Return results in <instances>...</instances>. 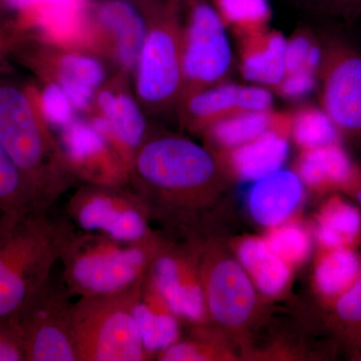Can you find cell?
Returning a JSON list of instances; mask_svg holds the SVG:
<instances>
[{"instance_id": "6da1fadb", "label": "cell", "mask_w": 361, "mask_h": 361, "mask_svg": "<svg viewBox=\"0 0 361 361\" xmlns=\"http://www.w3.org/2000/svg\"><path fill=\"white\" fill-rule=\"evenodd\" d=\"M224 180V169L210 149L180 135L151 130L133 159L129 187L151 222L188 238L204 232Z\"/></svg>"}, {"instance_id": "7a4b0ae2", "label": "cell", "mask_w": 361, "mask_h": 361, "mask_svg": "<svg viewBox=\"0 0 361 361\" xmlns=\"http://www.w3.org/2000/svg\"><path fill=\"white\" fill-rule=\"evenodd\" d=\"M0 142L30 183L42 210H51L59 197L80 184L42 115L35 89L6 78H0Z\"/></svg>"}, {"instance_id": "3957f363", "label": "cell", "mask_w": 361, "mask_h": 361, "mask_svg": "<svg viewBox=\"0 0 361 361\" xmlns=\"http://www.w3.org/2000/svg\"><path fill=\"white\" fill-rule=\"evenodd\" d=\"M51 211L0 218V318L18 314L51 276L75 231L66 215Z\"/></svg>"}, {"instance_id": "277c9868", "label": "cell", "mask_w": 361, "mask_h": 361, "mask_svg": "<svg viewBox=\"0 0 361 361\" xmlns=\"http://www.w3.org/2000/svg\"><path fill=\"white\" fill-rule=\"evenodd\" d=\"M163 237L126 241L75 229L61 259L71 295L113 296L135 290L148 275Z\"/></svg>"}, {"instance_id": "5b68a950", "label": "cell", "mask_w": 361, "mask_h": 361, "mask_svg": "<svg viewBox=\"0 0 361 361\" xmlns=\"http://www.w3.org/2000/svg\"><path fill=\"white\" fill-rule=\"evenodd\" d=\"M146 35L132 75L147 116L175 111L184 87L182 23L178 0H148L142 11Z\"/></svg>"}, {"instance_id": "8992f818", "label": "cell", "mask_w": 361, "mask_h": 361, "mask_svg": "<svg viewBox=\"0 0 361 361\" xmlns=\"http://www.w3.org/2000/svg\"><path fill=\"white\" fill-rule=\"evenodd\" d=\"M141 286L118 295L80 297L71 304V336L78 361L151 360L135 317Z\"/></svg>"}, {"instance_id": "52a82bcc", "label": "cell", "mask_w": 361, "mask_h": 361, "mask_svg": "<svg viewBox=\"0 0 361 361\" xmlns=\"http://www.w3.org/2000/svg\"><path fill=\"white\" fill-rule=\"evenodd\" d=\"M182 23L183 97L228 82L233 54L226 26L208 0H178Z\"/></svg>"}, {"instance_id": "ba28073f", "label": "cell", "mask_w": 361, "mask_h": 361, "mask_svg": "<svg viewBox=\"0 0 361 361\" xmlns=\"http://www.w3.org/2000/svg\"><path fill=\"white\" fill-rule=\"evenodd\" d=\"M65 215L77 230L126 241L155 238L146 208L129 186L80 183L73 188Z\"/></svg>"}, {"instance_id": "9c48e42d", "label": "cell", "mask_w": 361, "mask_h": 361, "mask_svg": "<svg viewBox=\"0 0 361 361\" xmlns=\"http://www.w3.org/2000/svg\"><path fill=\"white\" fill-rule=\"evenodd\" d=\"M318 82L320 108L334 123L341 141L361 147L360 49L344 37H325Z\"/></svg>"}, {"instance_id": "30bf717a", "label": "cell", "mask_w": 361, "mask_h": 361, "mask_svg": "<svg viewBox=\"0 0 361 361\" xmlns=\"http://www.w3.org/2000/svg\"><path fill=\"white\" fill-rule=\"evenodd\" d=\"M71 294L49 276L16 315L25 361H78L71 336Z\"/></svg>"}, {"instance_id": "8fae6325", "label": "cell", "mask_w": 361, "mask_h": 361, "mask_svg": "<svg viewBox=\"0 0 361 361\" xmlns=\"http://www.w3.org/2000/svg\"><path fill=\"white\" fill-rule=\"evenodd\" d=\"M195 238L200 250L207 315L221 327L243 329L257 306L255 285L237 259L230 257L203 235Z\"/></svg>"}, {"instance_id": "7c38bea8", "label": "cell", "mask_w": 361, "mask_h": 361, "mask_svg": "<svg viewBox=\"0 0 361 361\" xmlns=\"http://www.w3.org/2000/svg\"><path fill=\"white\" fill-rule=\"evenodd\" d=\"M148 276L180 320L205 324V296L202 286L200 250L195 237L176 243L163 237Z\"/></svg>"}, {"instance_id": "4fadbf2b", "label": "cell", "mask_w": 361, "mask_h": 361, "mask_svg": "<svg viewBox=\"0 0 361 361\" xmlns=\"http://www.w3.org/2000/svg\"><path fill=\"white\" fill-rule=\"evenodd\" d=\"M132 82V75L116 71L97 90L87 115L129 170L135 152L152 130Z\"/></svg>"}, {"instance_id": "5bb4252c", "label": "cell", "mask_w": 361, "mask_h": 361, "mask_svg": "<svg viewBox=\"0 0 361 361\" xmlns=\"http://www.w3.org/2000/svg\"><path fill=\"white\" fill-rule=\"evenodd\" d=\"M23 59L40 82L63 90L78 113L89 114L97 90L110 77L97 54L32 40Z\"/></svg>"}, {"instance_id": "9a60e30c", "label": "cell", "mask_w": 361, "mask_h": 361, "mask_svg": "<svg viewBox=\"0 0 361 361\" xmlns=\"http://www.w3.org/2000/svg\"><path fill=\"white\" fill-rule=\"evenodd\" d=\"M59 130L61 149L78 182L129 186V168L89 118L78 116Z\"/></svg>"}, {"instance_id": "2e32d148", "label": "cell", "mask_w": 361, "mask_h": 361, "mask_svg": "<svg viewBox=\"0 0 361 361\" xmlns=\"http://www.w3.org/2000/svg\"><path fill=\"white\" fill-rule=\"evenodd\" d=\"M272 94L266 87L228 80L183 97L176 114L184 129L203 134L220 121L247 111L272 110Z\"/></svg>"}, {"instance_id": "e0dca14e", "label": "cell", "mask_w": 361, "mask_h": 361, "mask_svg": "<svg viewBox=\"0 0 361 361\" xmlns=\"http://www.w3.org/2000/svg\"><path fill=\"white\" fill-rule=\"evenodd\" d=\"M104 44V58L133 75L141 52L146 20L142 11L125 0H106L94 11Z\"/></svg>"}, {"instance_id": "ac0fdd59", "label": "cell", "mask_w": 361, "mask_h": 361, "mask_svg": "<svg viewBox=\"0 0 361 361\" xmlns=\"http://www.w3.org/2000/svg\"><path fill=\"white\" fill-rule=\"evenodd\" d=\"M290 130L271 129L228 151L214 153L224 171L242 180H257L281 169L288 156Z\"/></svg>"}, {"instance_id": "d6986e66", "label": "cell", "mask_w": 361, "mask_h": 361, "mask_svg": "<svg viewBox=\"0 0 361 361\" xmlns=\"http://www.w3.org/2000/svg\"><path fill=\"white\" fill-rule=\"evenodd\" d=\"M304 186L295 171L282 169L254 180L248 194L252 218L267 228L286 222L303 200Z\"/></svg>"}, {"instance_id": "ffe728a7", "label": "cell", "mask_w": 361, "mask_h": 361, "mask_svg": "<svg viewBox=\"0 0 361 361\" xmlns=\"http://www.w3.org/2000/svg\"><path fill=\"white\" fill-rule=\"evenodd\" d=\"M239 39V68L247 82L274 90L283 80L287 39L270 30Z\"/></svg>"}, {"instance_id": "44dd1931", "label": "cell", "mask_w": 361, "mask_h": 361, "mask_svg": "<svg viewBox=\"0 0 361 361\" xmlns=\"http://www.w3.org/2000/svg\"><path fill=\"white\" fill-rule=\"evenodd\" d=\"M135 317L151 357L180 338V318L171 310L148 275L142 281L135 301Z\"/></svg>"}, {"instance_id": "7402d4cb", "label": "cell", "mask_w": 361, "mask_h": 361, "mask_svg": "<svg viewBox=\"0 0 361 361\" xmlns=\"http://www.w3.org/2000/svg\"><path fill=\"white\" fill-rule=\"evenodd\" d=\"M291 114L273 110L247 111L214 123L203 133L213 153L228 151L253 141L271 129L291 130Z\"/></svg>"}, {"instance_id": "603a6c76", "label": "cell", "mask_w": 361, "mask_h": 361, "mask_svg": "<svg viewBox=\"0 0 361 361\" xmlns=\"http://www.w3.org/2000/svg\"><path fill=\"white\" fill-rule=\"evenodd\" d=\"M355 164L341 142L302 149L296 161V174L303 184L315 191H341L353 173Z\"/></svg>"}, {"instance_id": "cb8c5ba5", "label": "cell", "mask_w": 361, "mask_h": 361, "mask_svg": "<svg viewBox=\"0 0 361 361\" xmlns=\"http://www.w3.org/2000/svg\"><path fill=\"white\" fill-rule=\"evenodd\" d=\"M236 254L237 260L261 293L274 297L286 288L291 277V266L272 251L265 239H242Z\"/></svg>"}, {"instance_id": "d4e9b609", "label": "cell", "mask_w": 361, "mask_h": 361, "mask_svg": "<svg viewBox=\"0 0 361 361\" xmlns=\"http://www.w3.org/2000/svg\"><path fill=\"white\" fill-rule=\"evenodd\" d=\"M316 238L322 249H355L361 241L360 209L341 197L329 198L318 214Z\"/></svg>"}, {"instance_id": "484cf974", "label": "cell", "mask_w": 361, "mask_h": 361, "mask_svg": "<svg viewBox=\"0 0 361 361\" xmlns=\"http://www.w3.org/2000/svg\"><path fill=\"white\" fill-rule=\"evenodd\" d=\"M361 272V258L355 249H323L314 268L316 290L329 304L355 283Z\"/></svg>"}, {"instance_id": "4316f807", "label": "cell", "mask_w": 361, "mask_h": 361, "mask_svg": "<svg viewBox=\"0 0 361 361\" xmlns=\"http://www.w3.org/2000/svg\"><path fill=\"white\" fill-rule=\"evenodd\" d=\"M0 211L25 214L44 211L25 175L0 142ZM51 211V210H49Z\"/></svg>"}, {"instance_id": "83f0119b", "label": "cell", "mask_w": 361, "mask_h": 361, "mask_svg": "<svg viewBox=\"0 0 361 361\" xmlns=\"http://www.w3.org/2000/svg\"><path fill=\"white\" fill-rule=\"evenodd\" d=\"M213 6L238 39L267 30L272 14L268 0H213Z\"/></svg>"}, {"instance_id": "f1b7e54d", "label": "cell", "mask_w": 361, "mask_h": 361, "mask_svg": "<svg viewBox=\"0 0 361 361\" xmlns=\"http://www.w3.org/2000/svg\"><path fill=\"white\" fill-rule=\"evenodd\" d=\"M329 323L339 339L356 353L361 350V272L355 283L330 303Z\"/></svg>"}, {"instance_id": "f546056e", "label": "cell", "mask_w": 361, "mask_h": 361, "mask_svg": "<svg viewBox=\"0 0 361 361\" xmlns=\"http://www.w3.org/2000/svg\"><path fill=\"white\" fill-rule=\"evenodd\" d=\"M291 115L290 137L301 151L341 142V135L322 108L304 106Z\"/></svg>"}, {"instance_id": "4dcf8cb0", "label": "cell", "mask_w": 361, "mask_h": 361, "mask_svg": "<svg viewBox=\"0 0 361 361\" xmlns=\"http://www.w3.org/2000/svg\"><path fill=\"white\" fill-rule=\"evenodd\" d=\"M320 61L322 42H317L310 30L300 28L287 39L284 77L315 75L318 78Z\"/></svg>"}, {"instance_id": "1f68e13d", "label": "cell", "mask_w": 361, "mask_h": 361, "mask_svg": "<svg viewBox=\"0 0 361 361\" xmlns=\"http://www.w3.org/2000/svg\"><path fill=\"white\" fill-rule=\"evenodd\" d=\"M269 229L264 239L285 262L290 266L300 264L310 256L312 242L310 233L302 226L284 222Z\"/></svg>"}, {"instance_id": "d6a6232c", "label": "cell", "mask_w": 361, "mask_h": 361, "mask_svg": "<svg viewBox=\"0 0 361 361\" xmlns=\"http://www.w3.org/2000/svg\"><path fill=\"white\" fill-rule=\"evenodd\" d=\"M40 89H35L40 110L52 129H61L75 118L78 111L68 94L56 85L42 82Z\"/></svg>"}, {"instance_id": "836d02e7", "label": "cell", "mask_w": 361, "mask_h": 361, "mask_svg": "<svg viewBox=\"0 0 361 361\" xmlns=\"http://www.w3.org/2000/svg\"><path fill=\"white\" fill-rule=\"evenodd\" d=\"M0 361H25V345L16 316L0 318Z\"/></svg>"}, {"instance_id": "e575fe53", "label": "cell", "mask_w": 361, "mask_h": 361, "mask_svg": "<svg viewBox=\"0 0 361 361\" xmlns=\"http://www.w3.org/2000/svg\"><path fill=\"white\" fill-rule=\"evenodd\" d=\"M312 11L344 21L361 20V0H300Z\"/></svg>"}, {"instance_id": "d590c367", "label": "cell", "mask_w": 361, "mask_h": 361, "mask_svg": "<svg viewBox=\"0 0 361 361\" xmlns=\"http://www.w3.org/2000/svg\"><path fill=\"white\" fill-rule=\"evenodd\" d=\"M341 191L348 195L361 206V164H355L350 177Z\"/></svg>"}, {"instance_id": "8d00e7d4", "label": "cell", "mask_w": 361, "mask_h": 361, "mask_svg": "<svg viewBox=\"0 0 361 361\" xmlns=\"http://www.w3.org/2000/svg\"><path fill=\"white\" fill-rule=\"evenodd\" d=\"M2 4L9 11L18 14V20L35 11L42 4V0H1Z\"/></svg>"}, {"instance_id": "74e56055", "label": "cell", "mask_w": 361, "mask_h": 361, "mask_svg": "<svg viewBox=\"0 0 361 361\" xmlns=\"http://www.w3.org/2000/svg\"><path fill=\"white\" fill-rule=\"evenodd\" d=\"M23 42L25 39L20 32H8L0 30V52L16 49V47Z\"/></svg>"}, {"instance_id": "f35d334b", "label": "cell", "mask_w": 361, "mask_h": 361, "mask_svg": "<svg viewBox=\"0 0 361 361\" xmlns=\"http://www.w3.org/2000/svg\"><path fill=\"white\" fill-rule=\"evenodd\" d=\"M356 357H357L358 360H361V350L360 351V353H356Z\"/></svg>"}, {"instance_id": "ab89813d", "label": "cell", "mask_w": 361, "mask_h": 361, "mask_svg": "<svg viewBox=\"0 0 361 361\" xmlns=\"http://www.w3.org/2000/svg\"><path fill=\"white\" fill-rule=\"evenodd\" d=\"M2 216H4V213H2L1 211H0V218H1Z\"/></svg>"}]
</instances>
